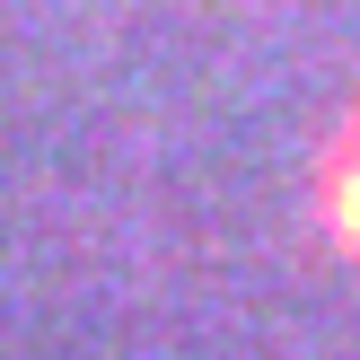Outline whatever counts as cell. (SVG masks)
<instances>
[{
	"label": "cell",
	"mask_w": 360,
	"mask_h": 360,
	"mask_svg": "<svg viewBox=\"0 0 360 360\" xmlns=\"http://www.w3.org/2000/svg\"><path fill=\"white\" fill-rule=\"evenodd\" d=\"M316 220H326V238L360 255V123L326 150V176H316Z\"/></svg>",
	"instance_id": "cell-1"
}]
</instances>
